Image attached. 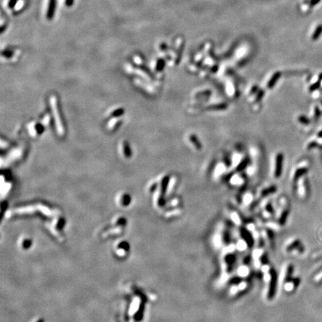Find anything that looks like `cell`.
<instances>
[{
    "label": "cell",
    "mask_w": 322,
    "mask_h": 322,
    "mask_svg": "<svg viewBox=\"0 0 322 322\" xmlns=\"http://www.w3.org/2000/svg\"><path fill=\"white\" fill-rule=\"evenodd\" d=\"M321 33H322V25H319L318 27H317V28L315 29V32L313 33V34H312V40H315L318 39V38L320 37V35L321 34Z\"/></svg>",
    "instance_id": "3"
},
{
    "label": "cell",
    "mask_w": 322,
    "mask_h": 322,
    "mask_svg": "<svg viewBox=\"0 0 322 322\" xmlns=\"http://www.w3.org/2000/svg\"><path fill=\"white\" fill-rule=\"evenodd\" d=\"M122 149H123V154L124 155V156H128V155H129V150H127L128 149V146H127V144H126V143H123V145H122Z\"/></svg>",
    "instance_id": "4"
},
{
    "label": "cell",
    "mask_w": 322,
    "mask_h": 322,
    "mask_svg": "<svg viewBox=\"0 0 322 322\" xmlns=\"http://www.w3.org/2000/svg\"><path fill=\"white\" fill-rule=\"evenodd\" d=\"M282 162H283V156L279 155L277 158V168H276V176H280L282 169Z\"/></svg>",
    "instance_id": "2"
},
{
    "label": "cell",
    "mask_w": 322,
    "mask_h": 322,
    "mask_svg": "<svg viewBox=\"0 0 322 322\" xmlns=\"http://www.w3.org/2000/svg\"><path fill=\"white\" fill-rule=\"evenodd\" d=\"M320 1V0H311L310 4L312 6H314L315 4H317Z\"/></svg>",
    "instance_id": "5"
},
{
    "label": "cell",
    "mask_w": 322,
    "mask_h": 322,
    "mask_svg": "<svg viewBox=\"0 0 322 322\" xmlns=\"http://www.w3.org/2000/svg\"><path fill=\"white\" fill-rule=\"evenodd\" d=\"M51 106L53 111V114H54L55 119V123L56 126H57L58 131L59 134L62 135V134H64V128L61 121V117H59L58 110L57 106V101H56V99L55 96L51 97Z\"/></svg>",
    "instance_id": "1"
}]
</instances>
